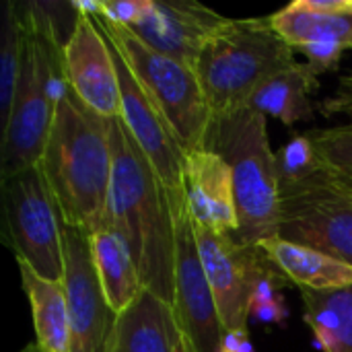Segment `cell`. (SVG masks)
Masks as SVG:
<instances>
[{
    "label": "cell",
    "mask_w": 352,
    "mask_h": 352,
    "mask_svg": "<svg viewBox=\"0 0 352 352\" xmlns=\"http://www.w3.org/2000/svg\"><path fill=\"white\" fill-rule=\"evenodd\" d=\"M89 243L107 305L120 316L144 293L134 260L122 237L109 227L91 231Z\"/></svg>",
    "instance_id": "21"
},
{
    "label": "cell",
    "mask_w": 352,
    "mask_h": 352,
    "mask_svg": "<svg viewBox=\"0 0 352 352\" xmlns=\"http://www.w3.org/2000/svg\"><path fill=\"white\" fill-rule=\"evenodd\" d=\"M276 237L352 264V175L326 165L280 186Z\"/></svg>",
    "instance_id": "7"
},
{
    "label": "cell",
    "mask_w": 352,
    "mask_h": 352,
    "mask_svg": "<svg viewBox=\"0 0 352 352\" xmlns=\"http://www.w3.org/2000/svg\"><path fill=\"white\" fill-rule=\"evenodd\" d=\"M324 167H326V163L320 157V153L316 151L309 134L291 138L276 153V171H278L280 186L307 179Z\"/></svg>",
    "instance_id": "24"
},
{
    "label": "cell",
    "mask_w": 352,
    "mask_h": 352,
    "mask_svg": "<svg viewBox=\"0 0 352 352\" xmlns=\"http://www.w3.org/2000/svg\"><path fill=\"white\" fill-rule=\"evenodd\" d=\"M113 47V45H111ZM116 54V66L122 89V122L134 136L136 144L144 157L155 167L157 175L163 179L167 194H184V159L186 153L173 134L171 126L151 101L144 89L138 85L136 76L130 72L126 62Z\"/></svg>",
    "instance_id": "13"
},
{
    "label": "cell",
    "mask_w": 352,
    "mask_h": 352,
    "mask_svg": "<svg viewBox=\"0 0 352 352\" xmlns=\"http://www.w3.org/2000/svg\"><path fill=\"white\" fill-rule=\"evenodd\" d=\"M289 280L272 266L254 287L248 303L250 318H256L262 324H285L289 318V307L280 293L283 285Z\"/></svg>",
    "instance_id": "25"
},
{
    "label": "cell",
    "mask_w": 352,
    "mask_h": 352,
    "mask_svg": "<svg viewBox=\"0 0 352 352\" xmlns=\"http://www.w3.org/2000/svg\"><path fill=\"white\" fill-rule=\"evenodd\" d=\"M219 352H256V346L252 342V336L248 332V328H235V330H227Z\"/></svg>",
    "instance_id": "29"
},
{
    "label": "cell",
    "mask_w": 352,
    "mask_h": 352,
    "mask_svg": "<svg viewBox=\"0 0 352 352\" xmlns=\"http://www.w3.org/2000/svg\"><path fill=\"white\" fill-rule=\"evenodd\" d=\"M60 221L87 233L105 227L111 184L109 120L91 111L66 85L39 161Z\"/></svg>",
    "instance_id": "2"
},
{
    "label": "cell",
    "mask_w": 352,
    "mask_h": 352,
    "mask_svg": "<svg viewBox=\"0 0 352 352\" xmlns=\"http://www.w3.org/2000/svg\"><path fill=\"white\" fill-rule=\"evenodd\" d=\"M268 262L297 289L332 291L352 287V264L314 248L272 237L260 243Z\"/></svg>",
    "instance_id": "18"
},
{
    "label": "cell",
    "mask_w": 352,
    "mask_h": 352,
    "mask_svg": "<svg viewBox=\"0 0 352 352\" xmlns=\"http://www.w3.org/2000/svg\"><path fill=\"white\" fill-rule=\"evenodd\" d=\"M179 338L182 328L173 307L144 291L116 318L103 352H175Z\"/></svg>",
    "instance_id": "17"
},
{
    "label": "cell",
    "mask_w": 352,
    "mask_h": 352,
    "mask_svg": "<svg viewBox=\"0 0 352 352\" xmlns=\"http://www.w3.org/2000/svg\"><path fill=\"white\" fill-rule=\"evenodd\" d=\"M169 204L175 227L173 311L177 316V324L194 351L219 352L225 328L198 254L194 221L188 208L186 194H169Z\"/></svg>",
    "instance_id": "9"
},
{
    "label": "cell",
    "mask_w": 352,
    "mask_h": 352,
    "mask_svg": "<svg viewBox=\"0 0 352 352\" xmlns=\"http://www.w3.org/2000/svg\"><path fill=\"white\" fill-rule=\"evenodd\" d=\"M151 0H101V19L109 25L132 29L146 12Z\"/></svg>",
    "instance_id": "27"
},
{
    "label": "cell",
    "mask_w": 352,
    "mask_h": 352,
    "mask_svg": "<svg viewBox=\"0 0 352 352\" xmlns=\"http://www.w3.org/2000/svg\"><path fill=\"white\" fill-rule=\"evenodd\" d=\"M97 23L138 85L159 107L184 153L202 148L210 126V107L196 70L153 50L128 27L109 25L101 16H97Z\"/></svg>",
    "instance_id": "6"
},
{
    "label": "cell",
    "mask_w": 352,
    "mask_h": 352,
    "mask_svg": "<svg viewBox=\"0 0 352 352\" xmlns=\"http://www.w3.org/2000/svg\"><path fill=\"white\" fill-rule=\"evenodd\" d=\"M60 225L64 250L62 287L72 326V352H103L118 316L107 305L99 283L89 233L64 221Z\"/></svg>",
    "instance_id": "11"
},
{
    "label": "cell",
    "mask_w": 352,
    "mask_h": 352,
    "mask_svg": "<svg viewBox=\"0 0 352 352\" xmlns=\"http://www.w3.org/2000/svg\"><path fill=\"white\" fill-rule=\"evenodd\" d=\"M322 113L328 118L338 116V113H346L352 118V72L340 78L336 93L322 103Z\"/></svg>",
    "instance_id": "28"
},
{
    "label": "cell",
    "mask_w": 352,
    "mask_h": 352,
    "mask_svg": "<svg viewBox=\"0 0 352 352\" xmlns=\"http://www.w3.org/2000/svg\"><path fill=\"white\" fill-rule=\"evenodd\" d=\"M175 352H196L192 349V344H190V340L182 334V338H179V342H177V346H175Z\"/></svg>",
    "instance_id": "30"
},
{
    "label": "cell",
    "mask_w": 352,
    "mask_h": 352,
    "mask_svg": "<svg viewBox=\"0 0 352 352\" xmlns=\"http://www.w3.org/2000/svg\"><path fill=\"white\" fill-rule=\"evenodd\" d=\"M23 291L31 305L35 346L41 352H72V326L62 283L45 280L19 264Z\"/></svg>",
    "instance_id": "20"
},
{
    "label": "cell",
    "mask_w": 352,
    "mask_h": 352,
    "mask_svg": "<svg viewBox=\"0 0 352 352\" xmlns=\"http://www.w3.org/2000/svg\"><path fill=\"white\" fill-rule=\"evenodd\" d=\"M113 153L105 227L126 243L144 291L173 307L175 227L169 194L122 118L109 120Z\"/></svg>",
    "instance_id": "1"
},
{
    "label": "cell",
    "mask_w": 352,
    "mask_h": 352,
    "mask_svg": "<svg viewBox=\"0 0 352 352\" xmlns=\"http://www.w3.org/2000/svg\"><path fill=\"white\" fill-rule=\"evenodd\" d=\"M6 237L16 264L45 280L62 283L64 250L56 200L39 165L2 179Z\"/></svg>",
    "instance_id": "8"
},
{
    "label": "cell",
    "mask_w": 352,
    "mask_h": 352,
    "mask_svg": "<svg viewBox=\"0 0 352 352\" xmlns=\"http://www.w3.org/2000/svg\"><path fill=\"white\" fill-rule=\"evenodd\" d=\"M318 89V74L309 68V64L295 62L293 66L266 78L250 97L248 107L264 118H276L285 126L309 122L316 113L311 93Z\"/></svg>",
    "instance_id": "19"
},
{
    "label": "cell",
    "mask_w": 352,
    "mask_h": 352,
    "mask_svg": "<svg viewBox=\"0 0 352 352\" xmlns=\"http://www.w3.org/2000/svg\"><path fill=\"white\" fill-rule=\"evenodd\" d=\"M194 235L225 332L248 328L250 295L272 264L260 245H243L233 235H223L196 223Z\"/></svg>",
    "instance_id": "10"
},
{
    "label": "cell",
    "mask_w": 352,
    "mask_h": 352,
    "mask_svg": "<svg viewBox=\"0 0 352 352\" xmlns=\"http://www.w3.org/2000/svg\"><path fill=\"white\" fill-rule=\"evenodd\" d=\"M295 62L293 47L272 29L270 16L229 19L206 41L194 70L214 116L248 107L266 78Z\"/></svg>",
    "instance_id": "5"
},
{
    "label": "cell",
    "mask_w": 352,
    "mask_h": 352,
    "mask_svg": "<svg viewBox=\"0 0 352 352\" xmlns=\"http://www.w3.org/2000/svg\"><path fill=\"white\" fill-rule=\"evenodd\" d=\"M25 16L23 6L16 2H6L4 6V21H2V50H0V118L2 126L6 124L14 93L19 87V78L23 72L25 60Z\"/></svg>",
    "instance_id": "23"
},
{
    "label": "cell",
    "mask_w": 352,
    "mask_h": 352,
    "mask_svg": "<svg viewBox=\"0 0 352 352\" xmlns=\"http://www.w3.org/2000/svg\"><path fill=\"white\" fill-rule=\"evenodd\" d=\"M27 41L12 109L2 126V179L39 165L66 89L62 43L37 2L23 6Z\"/></svg>",
    "instance_id": "3"
},
{
    "label": "cell",
    "mask_w": 352,
    "mask_h": 352,
    "mask_svg": "<svg viewBox=\"0 0 352 352\" xmlns=\"http://www.w3.org/2000/svg\"><path fill=\"white\" fill-rule=\"evenodd\" d=\"M184 194L192 221L223 235H237L239 214L229 163L210 148H196L184 159Z\"/></svg>",
    "instance_id": "16"
},
{
    "label": "cell",
    "mask_w": 352,
    "mask_h": 352,
    "mask_svg": "<svg viewBox=\"0 0 352 352\" xmlns=\"http://www.w3.org/2000/svg\"><path fill=\"white\" fill-rule=\"evenodd\" d=\"M326 165L352 175V122L309 134Z\"/></svg>",
    "instance_id": "26"
},
{
    "label": "cell",
    "mask_w": 352,
    "mask_h": 352,
    "mask_svg": "<svg viewBox=\"0 0 352 352\" xmlns=\"http://www.w3.org/2000/svg\"><path fill=\"white\" fill-rule=\"evenodd\" d=\"M316 346L324 352H352V287L332 291L299 289Z\"/></svg>",
    "instance_id": "22"
},
{
    "label": "cell",
    "mask_w": 352,
    "mask_h": 352,
    "mask_svg": "<svg viewBox=\"0 0 352 352\" xmlns=\"http://www.w3.org/2000/svg\"><path fill=\"white\" fill-rule=\"evenodd\" d=\"M229 16L192 0H151L132 31L153 50L196 66L206 41L225 27Z\"/></svg>",
    "instance_id": "14"
},
{
    "label": "cell",
    "mask_w": 352,
    "mask_h": 352,
    "mask_svg": "<svg viewBox=\"0 0 352 352\" xmlns=\"http://www.w3.org/2000/svg\"><path fill=\"white\" fill-rule=\"evenodd\" d=\"M202 148L219 153L231 167L239 214L235 239L243 245H260L276 237L280 182L266 118L250 107L214 113Z\"/></svg>",
    "instance_id": "4"
},
{
    "label": "cell",
    "mask_w": 352,
    "mask_h": 352,
    "mask_svg": "<svg viewBox=\"0 0 352 352\" xmlns=\"http://www.w3.org/2000/svg\"><path fill=\"white\" fill-rule=\"evenodd\" d=\"M272 29L307 58L309 68L320 76L338 68L344 52L352 50V12H320L305 0L270 14Z\"/></svg>",
    "instance_id": "15"
},
{
    "label": "cell",
    "mask_w": 352,
    "mask_h": 352,
    "mask_svg": "<svg viewBox=\"0 0 352 352\" xmlns=\"http://www.w3.org/2000/svg\"><path fill=\"white\" fill-rule=\"evenodd\" d=\"M62 66L66 85L91 111L105 120L120 118L122 89L116 54L97 19L78 14L72 35L62 47Z\"/></svg>",
    "instance_id": "12"
}]
</instances>
